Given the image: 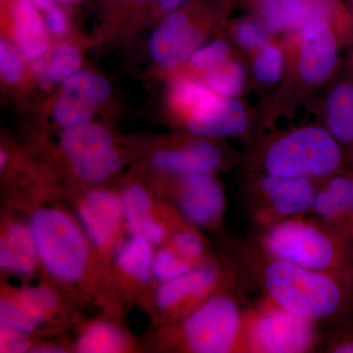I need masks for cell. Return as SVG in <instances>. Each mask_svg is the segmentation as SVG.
I'll list each match as a JSON object with an SVG mask.
<instances>
[{
	"mask_svg": "<svg viewBox=\"0 0 353 353\" xmlns=\"http://www.w3.org/2000/svg\"><path fill=\"white\" fill-rule=\"evenodd\" d=\"M231 259L243 284L280 307L323 327L353 312V280L277 259L252 236L231 241Z\"/></svg>",
	"mask_w": 353,
	"mask_h": 353,
	"instance_id": "6da1fadb",
	"label": "cell"
},
{
	"mask_svg": "<svg viewBox=\"0 0 353 353\" xmlns=\"http://www.w3.org/2000/svg\"><path fill=\"white\" fill-rule=\"evenodd\" d=\"M250 236L277 259L353 280V241L312 213L255 230Z\"/></svg>",
	"mask_w": 353,
	"mask_h": 353,
	"instance_id": "7a4b0ae2",
	"label": "cell"
},
{
	"mask_svg": "<svg viewBox=\"0 0 353 353\" xmlns=\"http://www.w3.org/2000/svg\"><path fill=\"white\" fill-rule=\"evenodd\" d=\"M248 171L306 180L353 172L347 152L326 128L305 126L260 143L246 158Z\"/></svg>",
	"mask_w": 353,
	"mask_h": 353,
	"instance_id": "3957f363",
	"label": "cell"
},
{
	"mask_svg": "<svg viewBox=\"0 0 353 353\" xmlns=\"http://www.w3.org/2000/svg\"><path fill=\"white\" fill-rule=\"evenodd\" d=\"M248 290L240 276L190 311L181 328L183 345L196 353H245Z\"/></svg>",
	"mask_w": 353,
	"mask_h": 353,
	"instance_id": "277c9868",
	"label": "cell"
},
{
	"mask_svg": "<svg viewBox=\"0 0 353 353\" xmlns=\"http://www.w3.org/2000/svg\"><path fill=\"white\" fill-rule=\"evenodd\" d=\"M324 329L264 297L246 311L245 353L321 352Z\"/></svg>",
	"mask_w": 353,
	"mask_h": 353,
	"instance_id": "5b68a950",
	"label": "cell"
},
{
	"mask_svg": "<svg viewBox=\"0 0 353 353\" xmlns=\"http://www.w3.org/2000/svg\"><path fill=\"white\" fill-rule=\"evenodd\" d=\"M319 182L248 171L240 185V206L252 231L312 212Z\"/></svg>",
	"mask_w": 353,
	"mask_h": 353,
	"instance_id": "8992f818",
	"label": "cell"
},
{
	"mask_svg": "<svg viewBox=\"0 0 353 353\" xmlns=\"http://www.w3.org/2000/svg\"><path fill=\"white\" fill-rule=\"evenodd\" d=\"M31 230L39 259L54 277L75 281L82 276L88 248L69 217L57 210H41L32 217Z\"/></svg>",
	"mask_w": 353,
	"mask_h": 353,
	"instance_id": "52a82bcc",
	"label": "cell"
},
{
	"mask_svg": "<svg viewBox=\"0 0 353 353\" xmlns=\"http://www.w3.org/2000/svg\"><path fill=\"white\" fill-rule=\"evenodd\" d=\"M65 154L77 175L99 182L119 169L120 157L112 148V139L103 128L88 123L70 126L61 138Z\"/></svg>",
	"mask_w": 353,
	"mask_h": 353,
	"instance_id": "ba28073f",
	"label": "cell"
},
{
	"mask_svg": "<svg viewBox=\"0 0 353 353\" xmlns=\"http://www.w3.org/2000/svg\"><path fill=\"white\" fill-rule=\"evenodd\" d=\"M236 278L233 260L224 267L215 260H203L187 273L165 282L158 290L157 303L163 310L194 303L201 304Z\"/></svg>",
	"mask_w": 353,
	"mask_h": 353,
	"instance_id": "9c48e42d",
	"label": "cell"
},
{
	"mask_svg": "<svg viewBox=\"0 0 353 353\" xmlns=\"http://www.w3.org/2000/svg\"><path fill=\"white\" fill-rule=\"evenodd\" d=\"M334 23L309 21L299 30L297 69L306 83L318 85L333 74L339 57V41Z\"/></svg>",
	"mask_w": 353,
	"mask_h": 353,
	"instance_id": "30bf717a",
	"label": "cell"
},
{
	"mask_svg": "<svg viewBox=\"0 0 353 353\" xmlns=\"http://www.w3.org/2000/svg\"><path fill=\"white\" fill-rule=\"evenodd\" d=\"M181 9L164 18L150 41L153 59L163 68H174L182 63L199 50L204 39L192 14Z\"/></svg>",
	"mask_w": 353,
	"mask_h": 353,
	"instance_id": "8fae6325",
	"label": "cell"
},
{
	"mask_svg": "<svg viewBox=\"0 0 353 353\" xmlns=\"http://www.w3.org/2000/svg\"><path fill=\"white\" fill-rule=\"evenodd\" d=\"M105 79L88 72L74 74L64 81L61 94L55 102L53 116L58 124L74 126L85 122L110 95Z\"/></svg>",
	"mask_w": 353,
	"mask_h": 353,
	"instance_id": "7c38bea8",
	"label": "cell"
},
{
	"mask_svg": "<svg viewBox=\"0 0 353 353\" xmlns=\"http://www.w3.org/2000/svg\"><path fill=\"white\" fill-rule=\"evenodd\" d=\"M188 128L192 134L209 138L243 137L250 120L240 101L213 94L190 114Z\"/></svg>",
	"mask_w": 353,
	"mask_h": 353,
	"instance_id": "4fadbf2b",
	"label": "cell"
},
{
	"mask_svg": "<svg viewBox=\"0 0 353 353\" xmlns=\"http://www.w3.org/2000/svg\"><path fill=\"white\" fill-rule=\"evenodd\" d=\"M179 206L185 219L194 226H219L226 206L222 185L212 174L183 176Z\"/></svg>",
	"mask_w": 353,
	"mask_h": 353,
	"instance_id": "5bb4252c",
	"label": "cell"
},
{
	"mask_svg": "<svg viewBox=\"0 0 353 353\" xmlns=\"http://www.w3.org/2000/svg\"><path fill=\"white\" fill-rule=\"evenodd\" d=\"M311 213L353 241V172L321 181Z\"/></svg>",
	"mask_w": 353,
	"mask_h": 353,
	"instance_id": "9a60e30c",
	"label": "cell"
},
{
	"mask_svg": "<svg viewBox=\"0 0 353 353\" xmlns=\"http://www.w3.org/2000/svg\"><path fill=\"white\" fill-rule=\"evenodd\" d=\"M154 163L160 168L182 176L212 174L222 167L224 155L217 146L206 139H196L179 150L157 153Z\"/></svg>",
	"mask_w": 353,
	"mask_h": 353,
	"instance_id": "2e32d148",
	"label": "cell"
},
{
	"mask_svg": "<svg viewBox=\"0 0 353 353\" xmlns=\"http://www.w3.org/2000/svg\"><path fill=\"white\" fill-rule=\"evenodd\" d=\"M123 213V202L114 194L104 192H90L80 208L83 227L97 246L105 245L112 239Z\"/></svg>",
	"mask_w": 353,
	"mask_h": 353,
	"instance_id": "e0dca14e",
	"label": "cell"
},
{
	"mask_svg": "<svg viewBox=\"0 0 353 353\" xmlns=\"http://www.w3.org/2000/svg\"><path fill=\"white\" fill-rule=\"evenodd\" d=\"M326 128L347 152L353 166V82H343L330 92Z\"/></svg>",
	"mask_w": 353,
	"mask_h": 353,
	"instance_id": "ac0fdd59",
	"label": "cell"
},
{
	"mask_svg": "<svg viewBox=\"0 0 353 353\" xmlns=\"http://www.w3.org/2000/svg\"><path fill=\"white\" fill-rule=\"evenodd\" d=\"M16 38L26 57L38 58L48 50L43 23L32 0H9Z\"/></svg>",
	"mask_w": 353,
	"mask_h": 353,
	"instance_id": "d6986e66",
	"label": "cell"
},
{
	"mask_svg": "<svg viewBox=\"0 0 353 353\" xmlns=\"http://www.w3.org/2000/svg\"><path fill=\"white\" fill-rule=\"evenodd\" d=\"M271 34L296 32L304 25L310 0H246Z\"/></svg>",
	"mask_w": 353,
	"mask_h": 353,
	"instance_id": "ffe728a7",
	"label": "cell"
},
{
	"mask_svg": "<svg viewBox=\"0 0 353 353\" xmlns=\"http://www.w3.org/2000/svg\"><path fill=\"white\" fill-rule=\"evenodd\" d=\"M39 257L32 230L23 224H12L0 241V265L14 273L32 271Z\"/></svg>",
	"mask_w": 353,
	"mask_h": 353,
	"instance_id": "44dd1931",
	"label": "cell"
},
{
	"mask_svg": "<svg viewBox=\"0 0 353 353\" xmlns=\"http://www.w3.org/2000/svg\"><path fill=\"white\" fill-rule=\"evenodd\" d=\"M150 241L136 234L118 254V264L125 273L143 283H148L152 269L153 255Z\"/></svg>",
	"mask_w": 353,
	"mask_h": 353,
	"instance_id": "7402d4cb",
	"label": "cell"
},
{
	"mask_svg": "<svg viewBox=\"0 0 353 353\" xmlns=\"http://www.w3.org/2000/svg\"><path fill=\"white\" fill-rule=\"evenodd\" d=\"M206 85L216 94L236 97L241 94L245 83V70L240 62L228 60L227 62L206 72Z\"/></svg>",
	"mask_w": 353,
	"mask_h": 353,
	"instance_id": "603a6c76",
	"label": "cell"
},
{
	"mask_svg": "<svg viewBox=\"0 0 353 353\" xmlns=\"http://www.w3.org/2000/svg\"><path fill=\"white\" fill-rule=\"evenodd\" d=\"M81 61L80 53L74 46L68 44L57 46L41 68V81L48 85L66 81L76 74L80 68Z\"/></svg>",
	"mask_w": 353,
	"mask_h": 353,
	"instance_id": "cb8c5ba5",
	"label": "cell"
},
{
	"mask_svg": "<svg viewBox=\"0 0 353 353\" xmlns=\"http://www.w3.org/2000/svg\"><path fill=\"white\" fill-rule=\"evenodd\" d=\"M127 341L119 330L109 325H97L88 330L78 343V352L109 353L122 352Z\"/></svg>",
	"mask_w": 353,
	"mask_h": 353,
	"instance_id": "d4e9b609",
	"label": "cell"
},
{
	"mask_svg": "<svg viewBox=\"0 0 353 353\" xmlns=\"http://www.w3.org/2000/svg\"><path fill=\"white\" fill-rule=\"evenodd\" d=\"M44 318L16 296L3 299L0 303V322L2 327L28 333L36 329Z\"/></svg>",
	"mask_w": 353,
	"mask_h": 353,
	"instance_id": "484cf974",
	"label": "cell"
},
{
	"mask_svg": "<svg viewBox=\"0 0 353 353\" xmlns=\"http://www.w3.org/2000/svg\"><path fill=\"white\" fill-rule=\"evenodd\" d=\"M284 68L282 50L274 43L267 44L256 52L252 71L255 78L265 85H273L280 80Z\"/></svg>",
	"mask_w": 353,
	"mask_h": 353,
	"instance_id": "4316f807",
	"label": "cell"
},
{
	"mask_svg": "<svg viewBox=\"0 0 353 353\" xmlns=\"http://www.w3.org/2000/svg\"><path fill=\"white\" fill-rule=\"evenodd\" d=\"M321 352L353 353V312L323 327Z\"/></svg>",
	"mask_w": 353,
	"mask_h": 353,
	"instance_id": "83f0119b",
	"label": "cell"
},
{
	"mask_svg": "<svg viewBox=\"0 0 353 353\" xmlns=\"http://www.w3.org/2000/svg\"><path fill=\"white\" fill-rule=\"evenodd\" d=\"M124 213L130 230L137 234L148 221L152 219V201L148 192L138 185H132L125 194Z\"/></svg>",
	"mask_w": 353,
	"mask_h": 353,
	"instance_id": "f1b7e54d",
	"label": "cell"
},
{
	"mask_svg": "<svg viewBox=\"0 0 353 353\" xmlns=\"http://www.w3.org/2000/svg\"><path fill=\"white\" fill-rule=\"evenodd\" d=\"M215 94L206 83L196 80H180L172 88L171 99L176 108L190 113L205 101L211 94Z\"/></svg>",
	"mask_w": 353,
	"mask_h": 353,
	"instance_id": "f546056e",
	"label": "cell"
},
{
	"mask_svg": "<svg viewBox=\"0 0 353 353\" xmlns=\"http://www.w3.org/2000/svg\"><path fill=\"white\" fill-rule=\"evenodd\" d=\"M234 32L236 41L243 50L257 52L270 43L271 32L256 16L241 18L234 25Z\"/></svg>",
	"mask_w": 353,
	"mask_h": 353,
	"instance_id": "4dcf8cb0",
	"label": "cell"
},
{
	"mask_svg": "<svg viewBox=\"0 0 353 353\" xmlns=\"http://www.w3.org/2000/svg\"><path fill=\"white\" fill-rule=\"evenodd\" d=\"M196 264L185 259L175 248H163L153 259L152 271L161 282H168L194 268Z\"/></svg>",
	"mask_w": 353,
	"mask_h": 353,
	"instance_id": "1f68e13d",
	"label": "cell"
},
{
	"mask_svg": "<svg viewBox=\"0 0 353 353\" xmlns=\"http://www.w3.org/2000/svg\"><path fill=\"white\" fill-rule=\"evenodd\" d=\"M231 57V46L226 41H213L203 48L194 51L190 57V64L192 68L208 72L220 66Z\"/></svg>",
	"mask_w": 353,
	"mask_h": 353,
	"instance_id": "d6a6232c",
	"label": "cell"
},
{
	"mask_svg": "<svg viewBox=\"0 0 353 353\" xmlns=\"http://www.w3.org/2000/svg\"><path fill=\"white\" fill-rule=\"evenodd\" d=\"M16 297L43 317H46V315L50 313L57 304V296L46 288L37 287L26 289L16 294Z\"/></svg>",
	"mask_w": 353,
	"mask_h": 353,
	"instance_id": "836d02e7",
	"label": "cell"
},
{
	"mask_svg": "<svg viewBox=\"0 0 353 353\" xmlns=\"http://www.w3.org/2000/svg\"><path fill=\"white\" fill-rule=\"evenodd\" d=\"M0 71L8 83H16L23 75V62L19 52L11 44L1 39L0 43Z\"/></svg>",
	"mask_w": 353,
	"mask_h": 353,
	"instance_id": "e575fe53",
	"label": "cell"
},
{
	"mask_svg": "<svg viewBox=\"0 0 353 353\" xmlns=\"http://www.w3.org/2000/svg\"><path fill=\"white\" fill-rule=\"evenodd\" d=\"M174 248L192 263L196 261H203L202 255H203L205 248H204L203 241L201 240V236L196 232L183 230L176 234L174 239Z\"/></svg>",
	"mask_w": 353,
	"mask_h": 353,
	"instance_id": "d590c367",
	"label": "cell"
},
{
	"mask_svg": "<svg viewBox=\"0 0 353 353\" xmlns=\"http://www.w3.org/2000/svg\"><path fill=\"white\" fill-rule=\"evenodd\" d=\"M0 333V352L19 353L27 350L29 340L24 332L1 326Z\"/></svg>",
	"mask_w": 353,
	"mask_h": 353,
	"instance_id": "8d00e7d4",
	"label": "cell"
},
{
	"mask_svg": "<svg viewBox=\"0 0 353 353\" xmlns=\"http://www.w3.org/2000/svg\"><path fill=\"white\" fill-rule=\"evenodd\" d=\"M57 2L52 8L44 12L46 13V23L48 29L53 34H62L68 29V19H67L66 13L57 6Z\"/></svg>",
	"mask_w": 353,
	"mask_h": 353,
	"instance_id": "74e56055",
	"label": "cell"
},
{
	"mask_svg": "<svg viewBox=\"0 0 353 353\" xmlns=\"http://www.w3.org/2000/svg\"><path fill=\"white\" fill-rule=\"evenodd\" d=\"M190 1L192 0H150V3H152L160 12L171 13L182 8Z\"/></svg>",
	"mask_w": 353,
	"mask_h": 353,
	"instance_id": "f35d334b",
	"label": "cell"
},
{
	"mask_svg": "<svg viewBox=\"0 0 353 353\" xmlns=\"http://www.w3.org/2000/svg\"><path fill=\"white\" fill-rule=\"evenodd\" d=\"M111 6L119 7V8H143L146 4L150 3V0H108Z\"/></svg>",
	"mask_w": 353,
	"mask_h": 353,
	"instance_id": "ab89813d",
	"label": "cell"
},
{
	"mask_svg": "<svg viewBox=\"0 0 353 353\" xmlns=\"http://www.w3.org/2000/svg\"><path fill=\"white\" fill-rule=\"evenodd\" d=\"M34 352H43V353H46V352H51V353H53V352H62V350H60V348H55V347H41V348H38V350H34Z\"/></svg>",
	"mask_w": 353,
	"mask_h": 353,
	"instance_id": "60d3db41",
	"label": "cell"
},
{
	"mask_svg": "<svg viewBox=\"0 0 353 353\" xmlns=\"http://www.w3.org/2000/svg\"><path fill=\"white\" fill-rule=\"evenodd\" d=\"M6 155H4L3 152H1V167H3V165L6 164Z\"/></svg>",
	"mask_w": 353,
	"mask_h": 353,
	"instance_id": "b9f144b4",
	"label": "cell"
},
{
	"mask_svg": "<svg viewBox=\"0 0 353 353\" xmlns=\"http://www.w3.org/2000/svg\"><path fill=\"white\" fill-rule=\"evenodd\" d=\"M350 1H352V2H353V0H350Z\"/></svg>",
	"mask_w": 353,
	"mask_h": 353,
	"instance_id": "7bdbcfd3",
	"label": "cell"
}]
</instances>
